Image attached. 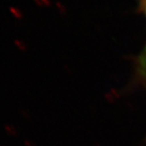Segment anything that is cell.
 <instances>
[{
  "label": "cell",
  "instance_id": "cell-3",
  "mask_svg": "<svg viewBox=\"0 0 146 146\" xmlns=\"http://www.w3.org/2000/svg\"><path fill=\"white\" fill-rule=\"evenodd\" d=\"M142 62V66H141V70H142V73H141V76L143 77V78L144 80H146V54L143 57V60L141 61Z\"/></svg>",
  "mask_w": 146,
  "mask_h": 146
},
{
  "label": "cell",
  "instance_id": "cell-1",
  "mask_svg": "<svg viewBox=\"0 0 146 146\" xmlns=\"http://www.w3.org/2000/svg\"><path fill=\"white\" fill-rule=\"evenodd\" d=\"M9 11H10L11 14H12L16 19H18V20H21V19H23V18H24V13H23V12H22L19 8L15 7V6H11V7H9Z\"/></svg>",
  "mask_w": 146,
  "mask_h": 146
},
{
  "label": "cell",
  "instance_id": "cell-2",
  "mask_svg": "<svg viewBox=\"0 0 146 146\" xmlns=\"http://www.w3.org/2000/svg\"><path fill=\"white\" fill-rule=\"evenodd\" d=\"M13 43L14 45L16 46V48L21 52H27V49H28V46L27 44L25 42L24 40H20V39H15L13 40Z\"/></svg>",
  "mask_w": 146,
  "mask_h": 146
},
{
  "label": "cell",
  "instance_id": "cell-5",
  "mask_svg": "<svg viewBox=\"0 0 146 146\" xmlns=\"http://www.w3.org/2000/svg\"><path fill=\"white\" fill-rule=\"evenodd\" d=\"M33 1H34V3H35L37 6H40V7L43 6L42 2H41V0H33Z\"/></svg>",
  "mask_w": 146,
  "mask_h": 146
},
{
  "label": "cell",
  "instance_id": "cell-4",
  "mask_svg": "<svg viewBox=\"0 0 146 146\" xmlns=\"http://www.w3.org/2000/svg\"><path fill=\"white\" fill-rule=\"evenodd\" d=\"M41 2H42L43 6H49L51 4L50 0H41Z\"/></svg>",
  "mask_w": 146,
  "mask_h": 146
}]
</instances>
